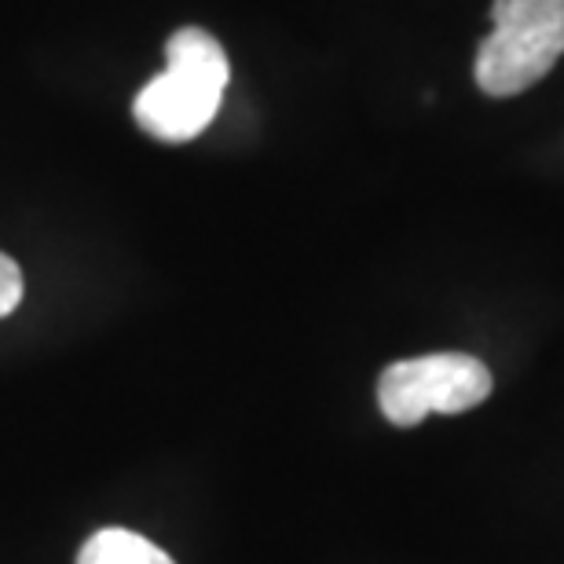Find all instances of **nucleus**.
<instances>
[{
	"label": "nucleus",
	"instance_id": "4",
	"mask_svg": "<svg viewBox=\"0 0 564 564\" xmlns=\"http://www.w3.org/2000/svg\"><path fill=\"white\" fill-rule=\"evenodd\" d=\"M77 564H176L165 550H158L151 539H143L129 528H104L96 532L77 554Z\"/></svg>",
	"mask_w": 564,
	"mask_h": 564
},
{
	"label": "nucleus",
	"instance_id": "3",
	"mask_svg": "<svg viewBox=\"0 0 564 564\" xmlns=\"http://www.w3.org/2000/svg\"><path fill=\"white\" fill-rule=\"evenodd\" d=\"M491 397V370L477 356L433 352L386 367L378 378L381 414L392 425H419L425 414H462Z\"/></svg>",
	"mask_w": 564,
	"mask_h": 564
},
{
	"label": "nucleus",
	"instance_id": "2",
	"mask_svg": "<svg viewBox=\"0 0 564 564\" xmlns=\"http://www.w3.org/2000/svg\"><path fill=\"white\" fill-rule=\"evenodd\" d=\"M564 55V0H495L491 33L477 52V85L517 96L554 70Z\"/></svg>",
	"mask_w": 564,
	"mask_h": 564
},
{
	"label": "nucleus",
	"instance_id": "1",
	"mask_svg": "<svg viewBox=\"0 0 564 564\" xmlns=\"http://www.w3.org/2000/svg\"><path fill=\"white\" fill-rule=\"evenodd\" d=\"M169 66L151 85L140 88L132 115L143 132L162 143H187L217 118L231 66L213 33L187 26L165 44Z\"/></svg>",
	"mask_w": 564,
	"mask_h": 564
},
{
	"label": "nucleus",
	"instance_id": "5",
	"mask_svg": "<svg viewBox=\"0 0 564 564\" xmlns=\"http://www.w3.org/2000/svg\"><path fill=\"white\" fill-rule=\"evenodd\" d=\"M19 301H22V272L11 257L0 253V319L8 312H15Z\"/></svg>",
	"mask_w": 564,
	"mask_h": 564
}]
</instances>
